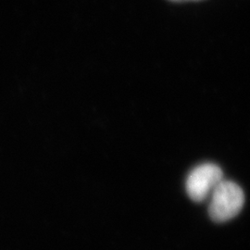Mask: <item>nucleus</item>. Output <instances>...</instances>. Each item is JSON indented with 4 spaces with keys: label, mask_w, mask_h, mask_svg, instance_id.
<instances>
[{
    "label": "nucleus",
    "mask_w": 250,
    "mask_h": 250,
    "mask_svg": "<svg viewBox=\"0 0 250 250\" xmlns=\"http://www.w3.org/2000/svg\"><path fill=\"white\" fill-rule=\"evenodd\" d=\"M244 203L242 188L232 181L223 180L211 194L208 214L216 223H225L240 213Z\"/></svg>",
    "instance_id": "obj_1"
},
{
    "label": "nucleus",
    "mask_w": 250,
    "mask_h": 250,
    "mask_svg": "<svg viewBox=\"0 0 250 250\" xmlns=\"http://www.w3.org/2000/svg\"><path fill=\"white\" fill-rule=\"evenodd\" d=\"M224 180L223 170L213 163L198 165L188 175L186 188L189 197L202 202L211 196L216 187Z\"/></svg>",
    "instance_id": "obj_2"
}]
</instances>
